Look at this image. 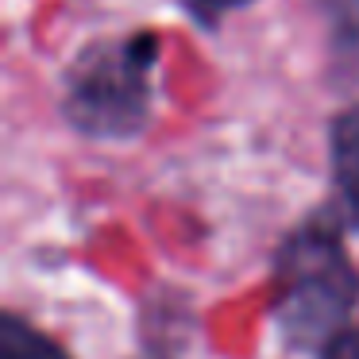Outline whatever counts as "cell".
<instances>
[{
  "label": "cell",
  "mask_w": 359,
  "mask_h": 359,
  "mask_svg": "<svg viewBox=\"0 0 359 359\" xmlns=\"http://www.w3.org/2000/svg\"><path fill=\"white\" fill-rule=\"evenodd\" d=\"M355 302L359 271L351 266L336 220L317 212L294 228L274 255V325L294 348L320 351L348 328Z\"/></svg>",
  "instance_id": "obj_1"
},
{
  "label": "cell",
  "mask_w": 359,
  "mask_h": 359,
  "mask_svg": "<svg viewBox=\"0 0 359 359\" xmlns=\"http://www.w3.org/2000/svg\"><path fill=\"white\" fill-rule=\"evenodd\" d=\"M158 66V35L135 32L97 39L70 62L62 78V112L81 135L132 140L155 109L151 74Z\"/></svg>",
  "instance_id": "obj_2"
},
{
  "label": "cell",
  "mask_w": 359,
  "mask_h": 359,
  "mask_svg": "<svg viewBox=\"0 0 359 359\" xmlns=\"http://www.w3.org/2000/svg\"><path fill=\"white\" fill-rule=\"evenodd\" d=\"M328 147H332V174H336V189H340L344 212L359 228V104L344 109L332 120Z\"/></svg>",
  "instance_id": "obj_3"
},
{
  "label": "cell",
  "mask_w": 359,
  "mask_h": 359,
  "mask_svg": "<svg viewBox=\"0 0 359 359\" xmlns=\"http://www.w3.org/2000/svg\"><path fill=\"white\" fill-rule=\"evenodd\" d=\"M0 359H66V351L55 348L24 317L4 313V320H0Z\"/></svg>",
  "instance_id": "obj_4"
},
{
  "label": "cell",
  "mask_w": 359,
  "mask_h": 359,
  "mask_svg": "<svg viewBox=\"0 0 359 359\" xmlns=\"http://www.w3.org/2000/svg\"><path fill=\"white\" fill-rule=\"evenodd\" d=\"M340 39H359V0H317Z\"/></svg>",
  "instance_id": "obj_5"
},
{
  "label": "cell",
  "mask_w": 359,
  "mask_h": 359,
  "mask_svg": "<svg viewBox=\"0 0 359 359\" xmlns=\"http://www.w3.org/2000/svg\"><path fill=\"white\" fill-rule=\"evenodd\" d=\"M189 12H194L197 20H201L205 27H217L220 20L228 16V12L236 8H248V4H255V0H182Z\"/></svg>",
  "instance_id": "obj_6"
}]
</instances>
